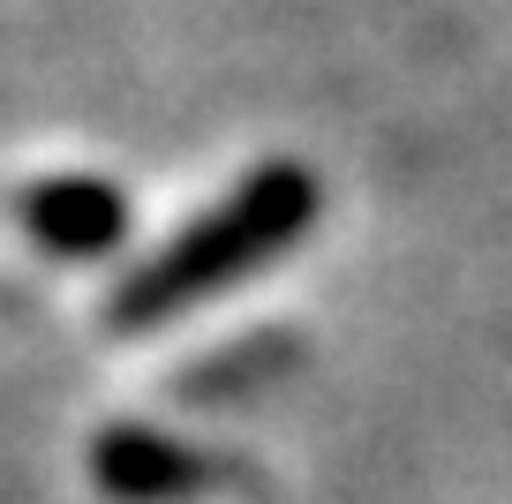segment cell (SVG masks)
<instances>
[{"label":"cell","mask_w":512,"mask_h":504,"mask_svg":"<svg viewBox=\"0 0 512 504\" xmlns=\"http://www.w3.org/2000/svg\"><path fill=\"white\" fill-rule=\"evenodd\" d=\"M317 204H324V189H317L309 166H294V158H264V166H256L219 211L189 219L159 256H151V264H136L121 286H113L106 324L113 331L174 324L181 309H196V301L226 294L234 279L264 271L272 256H287L294 241L317 226Z\"/></svg>","instance_id":"1"},{"label":"cell","mask_w":512,"mask_h":504,"mask_svg":"<svg viewBox=\"0 0 512 504\" xmlns=\"http://www.w3.org/2000/svg\"><path fill=\"white\" fill-rule=\"evenodd\" d=\"M16 219L46 256L98 264V256H113L121 234H128V196L113 189V181H98V174H53V181H31V189L16 196Z\"/></svg>","instance_id":"2"},{"label":"cell","mask_w":512,"mask_h":504,"mask_svg":"<svg viewBox=\"0 0 512 504\" xmlns=\"http://www.w3.org/2000/svg\"><path fill=\"white\" fill-rule=\"evenodd\" d=\"M211 474H219V459L181 452V444L151 437V429H113V437L98 444V482H106L113 497H128V504L189 497V489H204Z\"/></svg>","instance_id":"3"},{"label":"cell","mask_w":512,"mask_h":504,"mask_svg":"<svg viewBox=\"0 0 512 504\" xmlns=\"http://www.w3.org/2000/svg\"><path fill=\"white\" fill-rule=\"evenodd\" d=\"M279 362H287V339H241V354L189 369V377H181V392H234V384H249V377H272Z\"/></svg>","instance_id":"4"}]
</instances>
